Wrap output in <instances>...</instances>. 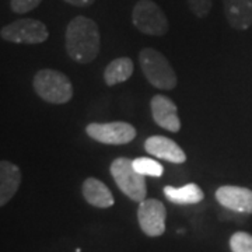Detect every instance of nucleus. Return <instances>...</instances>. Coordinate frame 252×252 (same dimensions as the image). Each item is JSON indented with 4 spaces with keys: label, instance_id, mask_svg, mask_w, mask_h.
<instances>
[{
    "label": "nucleus",
    "instance_id": "6ab92c4d",
    "mask_svg": "<svg viewBox=\"0 0 252 252\" xmlns=\"http://www.w3.org/2000/svg\"><path fill=\"white\" fill-rule=\"evenodd\" d=\"M187 1L190 11L199 18L206 17L213 6V0H187Z\"/></svg>",
    "mask_w": 252,
    "mask_h": 252
},
{
    "label": "nucleus",
    "instance_id": "6e6552de",
    "mask_svg": "<svg viewBox=\"0 0 252 252\" xmlns=\"http://www.w3.org/2000/svg\"><path fill=\"white\" fill-rule=\"evenodd\" d=\"M165 206L157 199H144L137 209V220L144 234L158 237L165 231Z\"/></svg>",
    "mask_w": 252,
    "mask_h": 252
},
{
    "label": "nucleus",
    "instance_id": "2eb2a0df",
    "mask_svg": "<svg viewBox=\"0 0 252 252\" xmlns=\"http://www.w3.org/2000/svg\"><path fill=\"white\" fill-rule=\"evenodd\" d=\"M164 195L175 205H196L205 198L203 190L196 184H187L181 188L167 185L164 188Z\"/></svg>",
    "mask_w": 252,
    "mask_h": 252
},
{
    "label": "nucleus",
    "instance_id": "9b49d317",
    "mask_svg": "<svg viewBox=\"0 0 252 252\" xmlns=\"http://www.w3.org/2000/svg\"><path fill=\"white\" fill-rule=\"evenodd\" d=\"M144 150L156 158L182 164L187 161V154L178 144L165 136H152L144 142Z\"/></svg>",
    "mask_w": 252,
    "mask_h": 252
},
{
    "label": "nucleus",
    "instance_id": "9d476101",
    "mask_svg": "<svg viewBox=\"0 0 252 252\" xmlns=\"http://www.w3.org/2000/svg\"><path fill=\"white\" fill-rule=\"evenodd\" d=\"M217 202L238 213L252 215V190L244 187L224 185L216 190Z\"/></svg>",
    "mask_w": 252,
    "mask_h": 252
},
{
    "label": "nucleus",
    "instance_id": "a211bd4d",
    "mask_svg": "<svg viewBox=\"0 0 252 252\" xmlns=\"http://www.w3.org/2000/svg\"><path fill=\"white\" fill-rule=\"evenodd\" d=\"M230 248L233 252H252V235L238 231L230 238Z\"/></svg>",
    "mask_w": 252,
    "mask_h": 252
},
{
    "label": "nucleus",
    "instance_id": "aec40b11",
    "mask_svg": "<svg viewBox=\"0 0 252 252\" xmlns=\"http://www.w3.org/2000/svg\"><path fill=\"white\" fill-rule=\"evenodd\" d=\"M42 0H10V9L17 14H26L39 6Z\"/></svg>",
    "mask_w": 252,
    "mask_h": 252
},
{
    "label": "nucleus",
    "instance_id": "dca6fc26",
    "mask_svg": "<svg viewBox=\"0 0 252 252\" xmlns=\"http://www.w3.org/2000/svg\"><path fill=\"white\" fill-rule=\"evenodd\" d=\"M133 73V62L129 58H118L109 63L104 70V80L107 86H115L126 81Z\"/></svg>",
    "mask_w": 252,
    "mask_h": 252
},
{
    "label": "nucleus",
    "instance_id": "f3484780",
    "mask_svg": "<svg viewBox=\"0 0 252 252\" xmlns=\"http://www.w3.org/2000/svg\"><path fill=\"white\" fill-rule=\"evenodd\" d=\"M133 167L144 177H161L164 168L160 162L149 157H137L133 160Z\"/></svg>",
    "mask_w": 252,
    "mask_h": 252
},
{
    "label": "nucleus",
    "instance_id": "39448f33",
    "mask_svg": "<svg viewBox=\"0 0 252 252\" xmlns=\"http://www.w3.org/2000/svg\"><path fill=\"white\" fill-rule=\"evenodd\" d=\"M132 23L146 35L162 36L168 32V20L153 0H139L132 10Z\"/></svg>",
    "mask_w": 252,
    "mask_h": 252
},
{
    "label": "nucleus",
    "instance_id": "f257e3e1",
    "mask_svg": "<svg viewBox=\"0 0 252 252\" xmlns=\"http://www.w3.org/2000/svg\"><path fill=\"white\" fill-rule=\"evenodd\" d=\"M66 52L74 62L86 64L93 62L99 54L101 35L94 20L84 16L74 17L64 32Z\"/></svg>",
    "mask_w": 252,
    "mask_h": 252
},
{
    "label": "nucleus",
    "instance_id": "7ed1b4c3",
    "mask_svg": "<svg viewBox=\"0 0 252 252\" xmlns=\"http://www.w3.org/2000/svg\"><path fill=\"white\" fill-rule=\"evenodd\" d=\"M32 86L36 94L49 104H66L73 97L72 81L66 74L58 70H38Z\"/></svg>",
    "mask_w": 252,
    "mask_h": 252
},
{
    "label": "nucleus",
    "instance_id": "412c9836",
    "mask_svg": "<svg viewBox=\"0 0 252 252\" xmlns=\"http://www.w3.org/2000/svg\"><path fill=\"white\" fill-rule=\"evenodd\" d=\"M72 6H76V7H87V6H91L95 0H63Z\"/></svg>",
    "mask_w": 252,
    "mask_h": 252
},
{
    "label": "nucleus",
    "instance_id": "f8f14e48",
    "mask_svg": "<svg viewBox=\"0 0 252 252\" xmlns=\"http://www.w3.org/2000/svg\"><path fill=\"white\" fill-rule=\"evenodd\" d=\"M224 14L230 27L248 30L252 26V0H223Z\"/></svg>",
    "mask_w": 252,
    "mask_h": 252
},
{
    "label": "nucleus",
    "instance_id": "423d86ee",
    "mask_svg": "<svg viewBox=\"0 0 252 252\" xmlns=\"http://www.w3.org/2000/svg\"><path fill=\"white\" fill-rule=\"evenodd\" d=\"M0 35L14 44H42L49 36L44 23L34 18H20L1 28Z\"/></svg>",
    "mask_w": 252,
    "mask_h": 252
},
{
    "label": "nucleus",
    "instance_id": "4468645a",
    "mask_svg": "<svg viewBox=\"0 0 252 252\" xmlns=\"http://www.w3.org/2000/svg\"><path fill=\"white\" fill-rule=\"evenodd\" d=\"M83 195L91 206L107 209L115 203L108 187L97 178H87L83 182Z\"/></svg>",
    "mask_w": 252,
    "mask_h": 252
},
{
    "label": "nucleus",
    "instance_id": "0eeeda50",
    "mask_svg": "<svg viewBox=\"0 0 252 252\" xmlns=\"http://www.w3.org/2000/svg\"><path fill=\"white\" fill-rule=\"evenodd\" d=\"M86 133L95 142L104 144H127L136 137V129L127 122H93L86 127Z\"/></svg>",
    "mask_w": 252,
    "mask_h": 252
},
{
    "label": "nucleus",
    "instance_id": "ddd939ff",
    "mask_svg": "<svg viewBox=\"0 0 252 252\" xmlns=\"http://www.w3.org/2000/svg\"><path fill=\"white\" fill-rule=\"evenodd\" d=\"M21 182V172L16 164L1 160L0 162V205L4 206L14 196Z\"/></svg>",
    "mask_w": 252,
    "mask_h": 252
},
{
    "label": "nucleus",
    "instance_id": "20e7f679",
    "mask_svg": "<svg viewBox=\"0 0 252 252\" xmlns=\"http://www.w3.org/2000/svg\"><path fill=\"white\" fill-rule=\"evenodd\" d=\"M111 175L126 196L135 202H143L147 195L144 175L137 172L133 167V160L126 157L115 158L109 167Z\"/></svg>",
    "mask_w": 252,
    "mask_h": 252
},
{
    "label": "nucleus",
    "instance_id": "1a4fd4ad",
    "mask_svg": "<svg viewBox=\"0 0 252 252\" xmlns=\"http://www.w3.org/2000/svg\"><path fill=\"white\" fill-rule=\"evenodd\" d=\"M150 107L154 122L157 125L172 133L180 132L181 121L177 114V105L171 98L157 94L150 101Z\"/></svg>",
    "mask_w": 252,
    "mask_h": 252
},
{
    "label": "nucleus",
    "instance_id": "f03ea898",
    "mask_svg": "<svg viewBox=\"0 0 252 252\" xmlns=\"http://www.w3.org/2000/svg\"><path fill=\"white\" fill-rule=\"evenodd\" d=\"M139 63L147 81L160 90H172L177 86V74L168 59L153 48L139 52Z\"/></svg>",
    "mask_w": 252,
    "mask_h": 252
}]
</instances>
